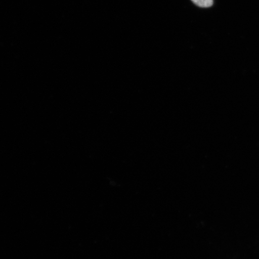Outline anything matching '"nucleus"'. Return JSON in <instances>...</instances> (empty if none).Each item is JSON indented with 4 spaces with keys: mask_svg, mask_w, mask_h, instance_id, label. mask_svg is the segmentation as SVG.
<instances>
[{
    "mask_svg": "<svg viewBox=\"0 0 259 259\" xmlns=\"http://www.w3.org/2000/svg\"><path fill=\"white\" fill-rule=\"evenodd\" d=\"M192 2L199 7L203 8L211 7L213 3V0H192Z\"/></svg>",
    "mask_w": 259,
    "mask_h": 259,
    "instance_id": "1",
    "label": "nucleus"
}]
</instances>
